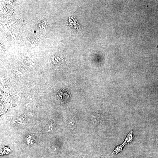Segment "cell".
Returning a JSON list of instances; mask_svg holds the SVG:
<instances>
[{"instance_id":"1","label":"cell","mask_w":158,"mask_h":158,"mask_svg":"<svg viewBox=\"0 0 158 158\" xmlns=\"http://www.w3.org/2000/svg\"><path fill=\"white\" fill-rule=\"evenodd\" d=\"M78 121L76 118H71L68 122V125L69 128L71 130H73L78 125Z\"/></svg>"}]
</instances>
